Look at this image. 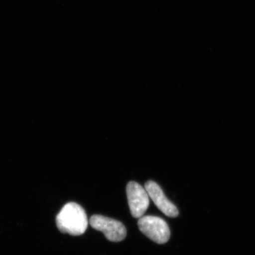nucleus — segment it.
<instances>
[{
	"label": "nucleus",
	"mask_w": 255,
	"mask_h": 255,
	"mask_svg": "<svg viewBox=\"0 0 255 255\" xmlns=\"http://www.w3.org/2000/svg\"><path fill=\"white\" fill-rule=\"evenodd\" d=\"M90 224L94 229L104 233L108 241L118 243L124 241L127 236V228L120 222L101 215H94Z\"/></svg>",
	"instance_id": "nucleus-3"
},
{
	"label": "nucleus",
	"mask_w": 255,
	"mask_h": 255,
	"mask_svg": "<svg viewBox=\"0 0 255 255\" xmlns=\"http://www.w3.org/2000/svg\"><path fill=\"white\" fill-rule=\"evenodd\" d=\"M145 188L150 199L159 210L168 217H177L179 215L177 208L166 197L163 191L157 183L153 181H148L145 183Z\"/></svg>",
	"instance_id": "nucleus-5"
},
{
	"label": "nucleus",
	"mask_w": 255,
	"mask_h": 255,
	"mask_svg": "<svg viewBox=\"0 0 255 255\" xmlns=\"http://www.w3.org/2000/svg\"><path fill=\"white\" fill-rule=\"evenodd\" d=\"M128 201L130 214L134 218L140 219L144 216L150 204V196L145 188L135 182H130L127 187Z\"/></svg>",
	"instance_id": "nucleus-4"
},
{
	"label": "nucleus",
	"mask_w": 255,
	"mask_h": 255,
	"mask_svg": "<svg viewBox=\"0 0 255 255\" xmlns=\"http://www.w3.org/2000/svg\"><path fill=\"white\" fill-rule=\"evenodd\" d=\"M137 226L142 234L157 244H164L170 238L168 224L157 216H142L137 221Z\"/></svg>",
	"instance_id": "nucleus-2"
},
{
	"label": "nucleus",
	"mask_w": 255,
	"mask_h": 255,
	"mask_svg": "<svg viewBox=\"0 0 255 255\" xmlns=\"http://www.w3.org/2000/svg\"><path fill=\"white\" fill-rule=\"evenodd\" d=\"M56 224L60 232L78 236L86 231L88 220L81 206L70 202L65 204L57 215Z\"/></svg>",
	"instance_id": "nucleus-1"
}]
</instances>
